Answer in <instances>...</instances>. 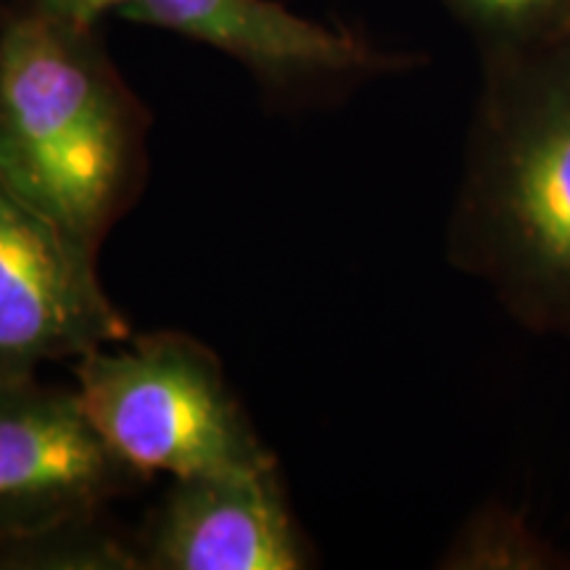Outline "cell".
<instances>
[{"mask_svg": "<svg viewBox=\"0 0 570 570\" xmlns=\"http://www.w3.org/2000/svg\"><path fill=\"white\" fill-rule=\"evenodd\" d=\"M140 560L161 570H298L309 552L273 468L175 479L148 523Z\"/></svg>", "mask_w": 570, "mask_h": 570, "instance_id": "52a82bcc", "label": "cell"}, {"mask_svg": "<svg viewBox=\"0 0 570 570\" xmlns=\"http://www.w3.org/2000/svg\"><path fill=\"white\" fill-rule=\"evenodd\" d=\"M446 259L520 331L570 341V46L504 71L462 154Z\"/></svg>", "mask_w": 570, "mask_h": 570, "instance_id": "6da1fadb", "label": "cell"}, {"mask_svg": "<svg viewBox=\"0 0 570 570\" xmlns=\"http://www.w3.org/2000/svg\"><path fill=\"white\" fill-rule=\"evenodd\" d=\"M127 338L130 325L106 296L96 248L0 180V383Z\"/></svg>", "mask_w": 570, "mask_h": 570, "instance_id": "277c9868", "label": "cell"}, {"mask_svg": "<svg viewBox=\"0 0 570 570\" xmlns=\"http://www.w3.org/2000/svg\"><path fill=\"white\" fill-rule=\"evenodd\" d=\"M439 566L446 570H570V554L533 525L529 512L491 499L465 518Z\"/></svg>", "mask_w": 570, "mask_h": 570, "instance_id": "ba28073f", "label": "cell"}, {"mask_svg": "<svg viewBox=\"0 0 570 570\" xmlns=\"http://www.w3.org/2000/svg\"><path fill=\"white\" fill-rule=\"evenodd\" d=\"M138 479L75 391L35 375L0 383V544L82 529Z\"/></svg>", "mask_w": 570, "mask_h": 570, "instance_id": "5b68a950", "label": "cell"}, {"mask_svg": "<svg viewBox=\"0 0 570 570\" xmlns=\"http://www.w3.org/2000/svg\"><path fill=\"white\" fill-rule=\"evenodd\" d=\"M470 17L504 38H531L570 21V0H458Z\"/></svg>", "mask_w": 570, "mask_h": 570, "instance_id": "9c48e42d", "label": "cell"}, {"mask_svg": "<svg viewBox=\"0 0 570 570\" xmlns=\"http://www.w3.org/2000/svg\"><path fill=\"white\" fill-rule=\"evenodd\" d=\"M90 30L104 13L167 27L235 56L275 85L325 80L375 67V53L273 0H42V9Z\"/></svg>", "mask_w": 570, "mask_h": 570, "instance_id": "8992f818", "label": "cell"}, {"mask_svg": "<svg viewBox=\"0 0 570 570\" xmlns=\"http://www.w3.org/2000/svg\"><path fill=\"white\" fill-rule=\"evenodd\" d=\"M106 348L80 356L75 394L98 436L140 479L275 468L227 389L219 360L196 338L161 331L117 352Z\"/></svg>", "mask_w": 570, "mask_h": 570, "instance_id": "3957f363", "label": "cell"}, {"mask_svg": "<svg viewBox=\"0 0 570 570\" xmlns=\"http://www.w3.org/2000/svg\"><path fill=\"white\" fill-rule=\"evenodd\" d=\"M46 11L0 35V180L90 248L140 194V114L88 46Z\"/></svg>", "mask_w": 570, "mask_h": 570, "instance_id": "7a4b0ae2", "label": "cell"}]
</instances>
